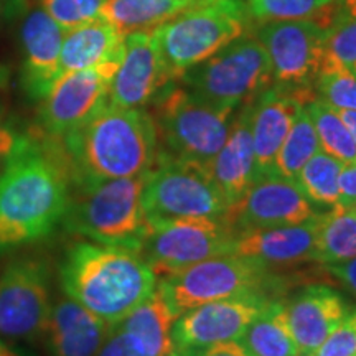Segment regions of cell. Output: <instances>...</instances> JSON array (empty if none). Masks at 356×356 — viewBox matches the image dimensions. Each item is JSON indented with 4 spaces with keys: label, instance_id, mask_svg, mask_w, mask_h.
Returning <instances> with one entry per match:
<instances>
[{
    "label": "cell",
    "instance_id": "cell-1",
    "mask_svg": "<svg viewBox=\"0 0 356 356\" xmlns=\"http://www.w3.org/2000/svg\"><path fill=\"white\" fill-rule=\"evenodd\" d=\"M70 181L58 140L25 136L0 173V251L40 241L56 228L68 208Z\"/></svg>",
    "mask_w": 356,
    "mask_h": 356
},
{
    "label": "cell",
    "instance_id": "cell-2",
    "mask_svg": "<svg viewBox=\"0 0 356 356\" xmlns=\"http://www.w3.org/2000/svg\"><path fill=\"white\" fill-rule=\"evenodd\" d=\"M73 184L144 175L159 155L154 119L144 109L106 102L61 139Z\"/></svg>",
    "mask_w": 356,
    "mask_h": 356
},
{
    "label": "cell",
    "instance_id": "cell-3",
    "mask_svg": "<svg viewBox=\"0 0 356 356\" xmlns=\"http://www.w3.org/2000/svg\"><path fill=\"white\" fill-rule=\"evenodd\" d=\"M157 274L140 252L78 243L66 251L60 282L66 297L114 327L157 289Z\"/></svg>",
    "mask_w": 356,
    "mask_h": 356
},
{
    "label": "cell",
    "instance_id": "cell-4",
    "mask_svg": "<svg viewBox=\"0 0 356 356\" xmlns=\"http://www.w3.org/2000/svg\"><path fill=\"white\" fill-rule=\"evenodd\" d=\"M145 175L73 184L61 222L95 243L139 252L150 226L142 207Z\"/></svg>",
    "mask_w": 356,
    "mask_h": 356
},
{
    "label": "cell",
    "instance_id": "cell-5",
    "mask_svg": "<svg viewBox=\"0 0 356 356\" xmlns=\"http://www.w3.org/2000/svg\"><path fill=\"white\" fill-rule=\"evenodd\" d=\"M248 20L243 0H207L154 29L170 81L244 35Z\"/></svg>",
    "mask_w": 356,
    "mask_h": 356
},
{
    "label": "cell",
    "instance_id": "cell-6",
    "mask_svg": "<svg viewBox=\"0 0 356 356\" xmlns=\"http://www.w3.org/2000/svg\"><path fill=\"white\" fill-rule=\"evenodd\" d=\"M177 81L186 91L221 111L254 102L273 83V68L264 44L257 37L239 38L186 70Z\"/></svg>",
    "mask_w": 356,
    "mask_h": 356
},
{
    "label": "cell",
    "instance_id": "cell-7",
    "mask_svg": "<svg viewBox=\"0 0 356 356\" xmlns=\"http://www.w3.org/2000/svg\"><path fill=\"white\" fill-rule=\"evenodd\" d=\"M229 111L207 104L184 86L168 83L155 96L152 119L168 157L207 165L220 152L231 127Z\"/></svg>",
    "mask_w": 356,
    "mask_h": 356
},
{
    "label": "cell",
    "instance_id": "cell-8",
    "mask_svg": "<svg viewBox=\"0 0 356 356\" xmlns=\"http://www.w3.org/2000/svg\"><path fill=\"white\" fill-rule=\"evenodd\" d=\"M142 207L147 221L159 222L181 218H221L228 202L207 165L168 157L159 150L154 167L145 175Z\"/></svg>",
    "mask_w": 356,
    "mask_h": 356
},
{
    "label": "cell",
    "instance_id": "cell-9",
    "mask_svg": "<svg viewBox=\"0 0 356 356\" xmlns=\"http://www.w3.org/2000/svg\"><path fill=\"white\" fill-rule=\"evenodd\" d=\"M270 282V270L259 262L236 254L210 257L157 280L173 317L210 302L262 293Z\"/></svg>",
    "mask_w": 356,
    "mask_h": 356
},
{
    "label": "cell",
    "instance_id": "cell-10",
    "mask_svg": "<svg viewBox=\"0 0 356 356\" xmlns=\"http://www.w3.org/2000/svg\"><path fill=\"white\" fill-rule=\"evenodd\" d=\"M149 225L139 252L157 277L231 254L236 234L221 218H181Z\"/></svg>",
    "mask_w": 356,
    "mask_h": 356
},
{
    "label": "cell",
    "instance_id": "cell-11",
    "mask_svg": "<svg viewBox=\"0 0 356 356\" xmlns=\"http://www.w3.org/2000/svg\"><path fill=\"white\" fill-rule=\"evenodd\" d=\"M51 275L47 261L20 256L0 273V337L35 341L51 310Z\"/></svg>",
    "mask_w": 356,
    "mask_h": 356
},
{
    "label": "cell",
    "instance_id": "cell-12",
    "mask_svg": "<svg viewBox=\"0 0 356 356\" xmlns=\"http://www.w3.org/2000/svg\"><path fill=\"white\" fill-rule=\"evenodd\" d=\"M121 60L96 68L63 73L40 106V127L50 139L61 140L108 102L109 86Z\"/></svg>",
    "mask_w": 356,
    "mask_h": 356
},
{
    "label": "cell",
    "instance_id": "cell-13",
    "mask_svg": "<svg viewBox=\"0 0 356 356\" xmlns=\"http://www.w3.org/2000/svg\"><path fill=\"white\" fill-rule=\"evenodd\" d=\"M327 30L315 20L267 22L257 32L273 68L275 86L312 89L318 76Z\"/></svg>",
    "mask_w": 356,
    "mask_h": 356
},
{
    "label": "cell",
    "instance_id": "cell-14",
    "mask_svg": "<svg viewBox=\"0 0 356 356\" xmlns=\"http://www.w3.org/2000/svg\"><path fill=\"white\" fill-rule=\"evenodd\" d=\"M318 216L296 180L279 175L256 177L238 202L226 208L221 220L234 233L300 225Z\"/></svg>",
    "mask_w": 356,
    "mask_h": 356
},
{
    "label": "cell",
    "instance_id": "cell-15",
    "mask_svg": "<svg viewBox=\"0 0 356 356\" xmlns=\"http://www.w3.org/2000/svg\"><path fill=\"white\" fill-rule=\"evenodd\" d=\"M269 299L246 293L195 307L175 320L172 338L175 350H202L222 341L241 340L249 323L261 314Z\"/></svg>",
    "mask_w": 356,
    "mask_h": 356
},
{
    "label": "cell",
    "instance_id": "cell-16",
    "mask_svg": "<svg viewBox=\"0 0 356 356\" xmlns=\"http://www.w3.org/2000/svg\"><path fill=\"white\" fill-rule=\"evenodd\" d=\"M168 83L172 81L152 30L126 35L121 65L109 86V104L142 109Z\"/></svg>",
    "mask_w": 356,
    "mask_h": 356
},
{
    "label": "cell",
    "instance_id": "cell-17",
    "mask_svg": "<svg viewBox=\"0 0 356 356\" xmlns=\"http://www.w3.org/2000/svg\"><path fill=\"white\" fill-rule=\"evenodd\" d=\"M312 89L267 88L252 102L251 136L256 175H274L277 154L299 111L314 101Z\"/></svg>",
    "mask_w": 356,
    "mask_h": 356
},
{
    "label": "cell",
    "instance_id": "cell-18",
    "mask_svg": "<svg viewBox=\"0 0 356 356\" xmlns=\"http://www.w3.org/2000/svg\"><path fill=\"white\" fill-rule=\"evenodd\" d=\"M317 218L300 225L236 233L231 254L270 267H291L317 256Z\"/></svg>",
    "mask_w": 356,
    "mask_h": 356
},
{
    "label": "cell",
    "instance_id": "cell-19",
    "mask_svg": "<svg viewBox=\"0 0 356 356\" xmlns=\"http://www.w3.org/2000/svg\"><path fill=\"white\" fill-rule=\"evenodd\" d=\"M65 30L43 8H33L22 24V84L32 99L42 101L60 76Z\"/></svg>",
    "mask_w": 356,
    "mask_h": 356
},
{
    "label": "cell",
    "instance_id": "cell-20",
    "mask_svg": "<svg viewBox=\"0 0 356 356\" xmlns=\"http://www.w3.org/2000/svg\"><path fill=\"white\" fill-rule=\"evenodd\" d=\"M284 309L300 356L314 353L350 312L343 297L327 286L304 289Z\"/></svg>",
    "mask_w": 356,
    "mask_h": 356
},
{
    "label": "cell",
    "instance_id": "cell-21",
    "mask_svg": "<svg viewBox=\"0 0 356 356\" xmlns=\"http://www.w3.org/2000/svg\"><path fill=\"white\" fill-rule=\"evenodd\" d=\"M252 102L244 104L231 122L229 134L215 157L207 163L208 172L226 202L233 204L256 180L254 149L251 136Z\"/></svg>",
    "mask_w": 356,
    "mask_h": 356
},
{
    "label": "cell",
    "instance_id": "cell-22",
    "mask_svg": "<svg viewBox=\"0 0 356 356\" xmlns=\"http://www.w3.org/2000/svg\"><path fill=\"white\" fill-rule=\"evenodd\" d=\"M109 328L99 317L66 297L51 305L42 337L50 356H96Z\"/></svg>",
    "mask_w": 356,
    "mask_h": 356
},
{
    "label": "cell",
    "instance_id": "cell-23",
    "mask_svg": "<svg viewBox=\"0 0 356 356\" xmlns=\"http://www.w3.org/2000/svg\"><path fill=\"white\" fill-rule=\"evenodd\" d=\"M126 35L99 19L65 32L60 55V76L71 71L101 66L108 61L122 60Z\"/></svg>",
    "mask_w": 356,
    "mask_h": 356
},
{
    "label": "cell",
    "instance_id": "cell-24",
    "mask_svg": "<svg viewBox=\"0 0 356 356\" xmlns=\"http://www.w3.org/2000/svg\"><path fill=\"white\" fill-rule=\"evenodd\" d=\"M170 307L157 287L115 327L126 332L142 356H170L175 353L172 328L175 323Z\"/></svg>",
    "mask_w": 356,
    "mask_h": 356
},
{
    "label": "cell",
    "instance_id": "cell-25",
    "mask_svg": "<svg viewBox=\"0 0 356 356\" xmlns=\"http://www.w3.org/2000/svg\"><path fill=\"white\" fill-rule=\"evenodd\" d=\"M207 0H106L99 17L118 32H150L186 8Z\"/></svg>",
    "mask_w": 356,
    "mask_h": 356
},
{
    "label": "cell",
    "instance_id": "cell-26",
    "mask_svg": "<svg viewBox=\"0 0 356 356\" xmlns=\"http://www.w3.org/2000/svg\"><path fill=\"white\" fill-rule=\"evenodd\" d=\"M239 341L251 356H300L289 330L284 302H267Z\"/></svg>",
    "mask_w": 356,
    "mask_h": 356
},
{
    "label": "cell",
    "instance_id": "cell-27",
    "mask_svg": "<svg viewBox=\"0 0 356 356\" xmlns=\"http://www.w3.org/2000/svg\"><path fill=\"white\" fill-rule=\"evenodd\" d=\"M356 257V208L337 204L317 218V256L323 264Z\"/></svg>",
    "mask_w": 356,
    "mask_h": 356
},
{
    "label": "cell",
    "instance_id": "cell-28",
    "mask_svg": "<svg viewBox=\"0 0 356 356\" xmlns=\"http://www.w3.org/2000/svg\"><path fill=\"white\" fill-rule=\"evenodd\" d=\"M345 163L318 150L302 167L296 181L307 200L317 207H337L340 202V173Z\"/></svg>",
    "mask_w": 356,
    "mask_h": 356
},
{
    "label": "cell",
    "instance_id": "cell-29",
    "mask_svg": "<svg viewBox=\"0 0 356 356\" xmlns=\"http://www.w3.org/2000/svg\"><path fill=\"white\" fill-rule=\"evenodd\" d=\"M320 150V142L315 132L307 108L304 106L297 114L286 140L280 147L277 159H275L274 175H279L287 180H296L302 167Z\"/></svg>",
    "mask_w": 356,
    "mask_h": 356
},
{
    "label": "cell",
    "instance_id": "cell-30",
    "mask_svg": "<svg viewBox=\"0 0 356 356\" xmlns=\"http://www.w3.org/2000/svg\"><path fill=\"white\" fill-rule=\"evenodd\" d=\"M305 108L317 132L320 150L343 162L345 165L356 162V144L337 111L320 99L310 101Z\"/></svg>",
    "mask_w": 356,
    "mask_h": 356
},
{
    "label": "cell",
    "instance_id": "cell-31",
    "mask_svg": "<svg viewBox=\"0 0 356 356\" xmlns=\"http://www.w3.org/2000/svg\"><path fill=\"white\" fill-rule=\"evenodd\" d=\"M335 0H244L249 19L267 24L284 20H317L330 12Z\"/></svg>",
    "mask_w": 356,
    "mask_h": 356
},
{
    "label": "cell",
    "instance_id": "cell-32",
    "mask_svg": "<svg viewBox=\"0 0 356 356\" xmlns=\"http://www.w3.org/2000/svg\"><path fill=\"white\" fill-rule=\"evenodd\" d=\"M356 65V19L330 26L323 37L322 70L353 68ZM318 71V73H320Z\"/></svg>",
    "mask_w": 356,
    "mask_h": 356
},
{
    "label": "cell",
    "instance_id": "cell-33",
    "mask_svg": "<svg viewBox=\"0 0 356 356\" xmlns=\"http://www.w3.org/2000/svg\"><path fill=\"white\" fill-rule=\"evenodd\" d=\"M315 88L318 99L330 108L356 111V74L350 68L322 70Z\"/></svg>",
    "mask_w": 356,
    "mask_h": 356
},
{
    "label": "cell",
    "instance_id": "cell-34",
    "mask_svg": "<svg viewBox=\"0 0 356 356\" xmlns=\"http://www.w3.org/2000/svg\"><path fill=\"white\" fill-rule=\"evenodd\" d=\"M106 0H42V8L65 32L99 19Z\"/></svg>",
    "mask_w": 356,
    "mask_h": 356
},
{
    "label": "cell",
    "instance_id": "cell-35",
    "mask_svg": "<svg viewBox=\"0 0 356 356\" xmlns=\"http://www.w3.org/2000/svg\"><path fill=\"white\" fill-rule=\"evenodd\" d=\"M310 356H356V309L350 310Z\"/></svg>",
    "mask_w": 356,
    "mask_h": 356
},
{
    "label": "cell",
    "instance_id": "cell-36",
    "mask_svg": "<svg viewBox=\"0 0 356 356\" xmlns=\"http://www.w3.org/2000/svg\"><path fill=\"white\" fill-rule=\"evenodd\" d=\"M24 139L25 136L15 131L13 122L6 114V109L0 104V173L7 167V163L10 162L13 154L17 152V149H19Z\"/></svg>",
    "mask_w": 356,
    "mask_h": 356
},
{
    "label": "cell",
    "instance_id": "cell-37",
    "mask_svg": "<svg viewBox=\"0 0 356 356\" xmlns=\"http://www.w3.org/2000/svg\"><path fill=\"white\" fill-rule=\"evenodd\" d=\"M96 356H142L131 337L119 327H111Z\"/></svg>",
    "mask_w": 356,
    "mask_h": 356
},
{
    "label": "cell",
    "instance_id": "cell-38",
    "mask_svg": "<svg viewBox=\"0 0 356 356\" xmlns=\"http://www.w3.org/2000/svg\"><path fill=\"white\" fill-rule=\"evenodd\" d=\"M340 202L345 208H356V162L346 163L340 173Z\"/></svg>",
    "mask_w": 356,
    "mask_h": 356
},
{
    "label": "cell",
    "instance_id": "cell-39",
    "mask_svg": "<svg viewBox=\"0 0 356 356\" xmlns=\"http://www.w3.org/2000/svg\"><path fill=\"white\" fill-rule=\"evenodd\" d=\"M190 356H251L239 340L222 341L202 350L188 351Z\"/></svg>",
    "mask_w": 356,
    "mask_h": 356
},
{
    "label": "cell",
    "instance_id": "cell-40",
    "mask_svg": "<svg viewBox=\"0 0 356 356\" xmlns=\"http://www.w3.org/2000/svg\"><path fill=\"white\" fill-rule=\"evenodd\" d=\"M327 266L328 270H330V273L356 297V257Z\"/></svg>",
    "mask_w": 356,
    "mask_h": 356
},
{
    "label": "cell",
    "instance_id": "cell-41",
    "mask_svg": "<svg viewBox=\"0 0 356 356\" xmlns=\"http://www.w3.org/2000/svg\"><path fill=\"white\" fill-rule=\"evenodd\" d=\"M337 24L356 19V0H337ZM335 24V25H337Z\"/></svg>",
    "mask_w": 356,
    "mask_h": 356
},
{
    "label": "cell",
    "instance_id": "cell-42",
    "mask_svg": "<svg viewBox=\"0 0 356 356\" xmlns=\"http://www.w3.org/2000/svg\"><path fill=\"white\" fill-rule=\"evenodd\" d=\"M337 114L340 115L341 122L345 124V127L348 129V132L353 137L356 144V111L355 109H335Z\"/></svg>",
    "mask_w": 356,
    "mask_h": 356
},
{
    "label": "cell",
    "instance_id": "cell-43",
    "mask_svg": "<svg viewBox=\"0 0 356 356\" xmlns=\"http://www.w3.org/2000/svg\"><path fill=\"white\" fill-rule=\"evenodd\" d=\"M0 356H33L30 351H26L20 346L8 343L6 338L0 337Z\"/></svg>",
    "mask_w": 356,
    "mask_h": 356
},
{
    "label": "cell",
    "instance_id": "cell-44",
    "mask_svg": "<svg viewBox=\"0 0 356 356\" xmlns=\"http://www.w3.org/2000/svg\"><path fill=\"white\" fill-rule=\"evenodd\" d=\"M170 356H190L188 353H172Z\"/></svg>",
    "mask_w": 356,
    "mask_h": 356
},
{
    "label": "cell",
    "instance_id": "cell-45",
    "mask_svg": "<svg viewBox=\"0 0 356 356\" xmlns=\"http://www.w3.org/2000/svg\"><path fill=\"white\" fill-rule=\"evenodd\" d=\"M351 71H353V73H355V74H356V65H355V66H353V68H351Z\"/></svg>",
    "mask_w": 356,
    "mask_h": 356
}]
</instances>
